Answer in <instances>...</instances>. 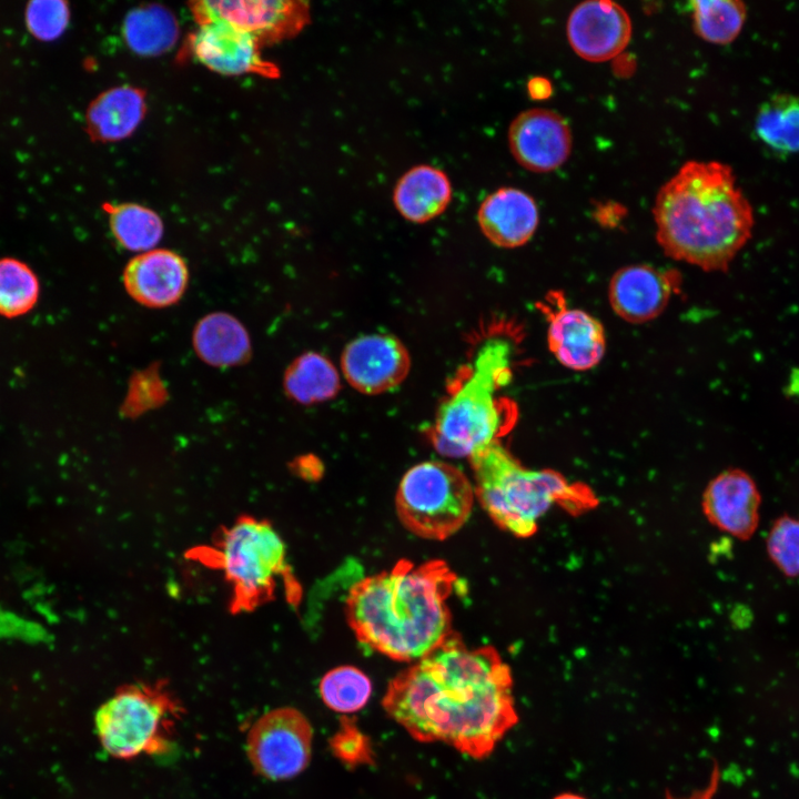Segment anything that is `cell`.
Instances as JSON below:
<instances>
[{"instance_id":"obj_25","label":"cell","mask_w":799,"mask_h":799,"mask_svg":"<svg viewBox=\"0 0 799 799\" xmlns=\"http://www.w3.org/2000/svg\"><path fill=\"white\" fill-rule=\"evenodd\" d=\"M755 130L773 151L799 152V97L778 93L767 99L757 112Z\"/></svg>"},{"instance_id":"obj_12","label":"cell","mask_w":799,"mask_h":799,"mask_svg":"<svg viewBox=\"0 0 799 799\" xmlns=\"http://www.w3.org/2000/svg\"><path fill=\"white\" fill-rule=\"evenodd\" d=\"M341 370L354 390L365 395H378L405 381L411 370V356L397 337L367 334L344 347Z\"/></svg>"},{"instance_id":"obj_2","label":"cell","mask_w":799,"mask_h":799,"mask_svg":"<svg viewBox=\"0 0 799 799\" xmlns=\"http://www.w3.org/2000/svg\"><path fill=\"white\" fill-rule=\"evenodd\" d=\"M455 581L443 560H400L351 587L348 625L363 646L394 660L418 661L453 633L447 598Z\"/></svg>"},{"instance_id":"obj_8","label":"cell","mask_w":799,"mask_h":799,"mask_svg":"<svg viewBox=\"0 0 799 799\" xmlns=\"http://www.w3.org/2000/svg\"><path fill=\"white\" fill-rule=\"evenodd\" d=\"M474 485L457 466L424 461L403 475L395 496L397 516L414 535L444 540L468 520Z\"/></svg>"},{"instance_id":"obj_23","label":"cell","mask_w":799,"mask_h":799,"mask_svg":"<svg viewBox=\"0 0 799 799\" xmlns=\"http://www.w3.org/2000/svg\"><path fill=\"white\" fill-rule=\"evenodd\" d=\"M122 34L134 53L159 55L174 47L179 37V23L166 8L145 4L134 8L125 16Z\"/></svg>"},{"instance_id":"obj_32","label":"cell","mask_w":799,"mask_h":799,"mask_svg":"<svg viewBox=\"0 0 799 799\" xmlns=\"http://www.w3.org/2000/svg\"><path fill=\"white\" fill-rule=\"evenodd\" d=\"M331 745L334 754L347 763H361L370 758L366 738L348 724L335 734Z\"/></svg>"},{"instance_id":"obj_11","label":"cell","mask_w":799,"mask_h":799,"mask_svg":"<svg viewBox=\"0 0 799 799\" xmlns=\"http://www.w3.org/2000/svg\"><path fill=\"white\" fill-rule=\"evenodd\" d=\"M540 310L547 320L548 350L560 365L585 372L600 363L606 352V334L595 316L567 306L559 291L549 292Z\"/></svg>"},{"instance_id":"obj_26","label":"cell","mask_w":799,"mask_h":799,"mask_svg":"<svg viewBox=\"0 0 799 799\" xmlns=\"http://www.w3.org/2000/svg\"><path fill=\"white\" fill-rule=\"evenodd\" d=\"M109 225L115 240L129 251H151L163 235L159 214L138 203H104Z\"/></svg>"},{"instance_id":"obj_35","label":"cell","mask_w":799,"mask_h":799,"mask_svg":"<svg viewBox=\"0 0 799 799\" xmlns=\"http://www.w3.org/2000/svg\"><path fill=\"white\" fill-rule=\"evenodd\" d=\"M553 799H587L580 795L573 793V792H562L557 796H555Z\"/></svg>"},{"instance_id":"obj_19","label":"cell","mask_w":799,"mask_h":799,"mask_svg":"<svg viewBox=\"0 0 799 799\" xmlns=\"http://www.w3.org/2000/svg\"><path fill=\"white\" fill-rule=\"evenodd\" d=\"M484 235L500 247H518L535 234L539 216L535 200L515 188H500L482 202L477 213Z\"/></svg>"},{"instance_id":"obj_18","label":"cell","mask_w":799,"mask_h":799,"mask_svg":"<svg viewBox=\"0 0 799 799\" xmlns=\"http://www.w3.org/2000/svg\"><path fill=\"white\" fill-rule=\"evenodd\" d=\"M188 277L184 260L169 250H151L136 255L123 273L128 293L149 307H164L179 301Z\"/></svg>"},{"instance_id":"obj_9","label":"cell","mask_w":799,"mask_h":799,"mask_svg":"<svg viewBox=\"0 0 799 799\" xmlns=\"http://www.w3.org/2000/svg\"><path fill=\"white\" fill-rule=\"evenodd\" d=\"M313 728L293 707H280L256 719L246 735V755L254 771L270 780L303 772L312 756Z\"/></svg>"},{"instance_id":"obj_28","label":"cell","mask_w":799,"mask_h":799,"mask_svg":"<svg viewBox=\"0 0 799 799\" xmlns=\"http://www.w3.org/2000/svg\"><path fill=\"white\" fill-rule=\"evenodd\" d=\"M326 707L341 714H353L366 706L372 695V681L361 669L344 665L328 670L318 685Z\"/></svg>"},{"instance_id":"obj_15","label":"cell","mask_w":799,"mask_h":799,"mask_svg":"<svg viewBox=\"0 0 799 799\" xmlns=\"http://www.w3.org/2000/svg\"><path fill=\"white\" fill-rule=\"evenodd\" d=\"M508 144L515 160L525 169L545 173L568 159L573 138L565 119L548 109L520 112L508 129Z\"/></svg>"},{"instance_id":"obj_27","label":"cell","mask_w":799,"mask_h":799,"mask_svg":"<svg viewBox=\"0 0 799 799\" xmlns=\"http://www.w3.org/2000/svg\"><path fill=\"white\" fill-rule=\"evenodd\" d=\"M692 28L698 37L714 44H728L740 33L747 9L739 0H695Z\"/></svg>"},{"instance_id":"obj_1","label":"cell","mask_w":799,"mask_h":799,"mask_svg":"<svg viewBox=\"0 0 799 799\" xmlns=\"http://www.w3.org/2000/svg\"><path fill=\"white\" fill-rule=\"evenodd\" d=\"M512 689L510 669L494 648L469 649L452 633L390 681L382 706L415 740L481 760L519 721Z\"/></svg>"},{"instance_id":"obj_13","label":"cell","mask_w":799,"mask_h":799,"mask_svg":"<svg viewBox=\"0 0 799 799\" xmlns=\"http://www.w3.org/2000/svg\"><path fill=\"white\" fill-rule=\"evenodd\" d=\"M261 47L250 33L225 21H212L189 36L185 53L220 74L276 78L279 69L262 58Z\"/></svg>"},{"instance_id":"obj_31","label":"cell","mask_w":799,"mask_h":799,"mask_svg":"<svg viewBox=\"0 0 799 799\" xmlns=\"http://www.w3.org/2000/svg\"><path fill=\"white\" fill-rule=\"evenodd\" d=\"M767 550L771 560L786 576H798L799 519L779 517L768 534Z\"/></svg>"},{"instance_id":"obj_4","label":"cell","mask_w":799,"mask_h":799,"mask_svg":"<svg viewBox=\"0 0 799 799\" xmlns=\"http://www.w3.org/2000/svg\"><path fill=\"white\" fill-rule=\"evenodd\" d=\"M512 355L507 340L490 337L464 367L427 433L441 455L469 457L512 428L515 405L499 395L512 376Z\"/></svg>"},{"instance_id":"obj_34","label":"cell","mask_w":799,"mask_h":799,"mask_svg":"<svg viewBox=\"0 0 799 799\" xmlns=\"http://www.w3.org/2000/svg\"><path fill=\"white\" fill-rule=\"evenodd\" d=\"M527 91L533 100H546L553 93V85L547 78L534 77L527 83Z\"/></svg>"},{"instance_id":"obj_7","label":"cell","mask_w":799,"mask_h":799,"mask_svg":"<svg viewBox=\"0 0 799 799\" xmlns=\"http://www.w3.org/2000/svg\"><path fill=\"white\" fill-rule=\"evenodd\" d=\"M206 559L231 586L232 610H253L273 598L280 579L290 578L285 545L265 520L243 516L220 534Z\"/></svg>"},{"instance_id":"obj_29","label":"cell","mask_w":799,"mask_h":799,"mask_svg":"<svg viewBox=\"0 0 799 799\" xmlns=\"http://www.w3.org/2000/svg\"><path fill=\"white\" fill-rule=\"evenodd\" d=\"M39 297V281L23 262L0 259V315L17 317L28 313Z\"/></svg>"},{"instance_id":"obj_10","label":"cell","mask_w":799,"mask_h":799,"mask_svg":"<svg viewBox=\"0 0 799 799\" xmlns=\"http://www.w3.org/2000/svg\"><path fill=\"white\" fill-rule=\"evenodd\" d=\"M198 26L225 21L263 45L297 33L309 18L307 4L280 0H203L188 3Z\"/></svg>"},{"instance_id":"obj_5","label":"cell","mask_w":799,"mask_h":799,"mask_svg":"<svg viewBox=\"0 0 799 799\" xmlns=\"http://www.w3.org/2000/svg\"><path fill=\"white\" fill-rule=\"evenodd\" d=\"M468 458L475 497L498 526L516 536L532 535L553 505L578 497L558 473L523 467L499 441Z\"/></svg>"},{"instance_id":"obj_21","label":"cell","mask_w":799,"mask_h":799,"mask_svg":"<svg viewBox=\"0 0 799 799\" xmlns=\"http://www.w3.org/2000/svg\"><path fill=\"white\" fill-rule=\"evenodd\" d=\"M452 199L447 175L431 165H417L397 181L393 201L400 214L414 223L433 220L445 211Z\"/></svg>"},{"instance_id":"obj_16","label":"cell","mask_w":799,"mask_h":799,"mask_svg":"<svg viewBox=\"0 0 799 799\" xmlns=\"http://www.w3.org/2000/svg\"><path fill=\"white\" fill-rule=\"evenodd\" d=\"M631 29L627 11L609 0L580 2L567 20V38L572 49L589 62L618 57L629 43Z\"/></svg>"},{"instance_id":"obj_6","label":"cell","mask_w":799,"mask_h":799,"mask_svg":"<svg viewBox=\"0 0 799 799\" xmlns=\"http://www.w3.org/2000/svg\"><path fill=\"white\" fill-rule=\"evenodd\" d=\"M184 708L168 686L129 684L100 706L94 724L104 750L118 759L170 751Z\"/></svg>"},{"instance_id":"obj_3","label":"cell","mask_w":799,"mask_h":799,"mask_svg":"<svg viewBox=\"0 0 799 799\" xmlns=\"http://www.w3.org/2000/svg\"><path fill=\"white\" fill-rule=\"evenodd\" d=\"M653 215L665 254L706 272L726 271L755 223L732 169L718 161L686 162L659 189Z\"/></svg>"},{"instance_id":"obj_30","label":"cell","mask_w":799,"mask_h":799,"mask_svg":"<svg viewBox=\"0 0 799 799\" xmlns=\"http://www.w3.org/2000/svg\"><path fill=\"white\" fill-rule=\"evenodd\" d=\"M24 21L33 38L42 42L53 41L61 37L69 26V3L63 0L30 1L26 6Z\"/></svg>"},{"instance_id":"obj_22","label":"cell","mask_w":799,"mask_h":799,"mask_svg":"<svg viewBox=\"0 0 799 799\" xmlns=\"http://www.w3.org/2000/svg\"><path fill=\"white\" fill-rule=\"evenodd\" d=\"M193 345L205 363L220 367L244 363L251 354L250 337L244 326L222 312L211 313L196 324Z\"/></svg>"},{"instance_id":"obj_17","label":"cell","mask_w":799,"mask_h":799,"mask_svg":"<svg viewBox=\"0 0 799 799\" xmlns=\"http://www.w3.org/2000/svg\"><path fill=\"white\" fill-rule=\"evenodd\" d=\"M704 510L721 530L748 539L759 522L760 495L754 479L741 469H727L715 477L704 494Z\"/></svg>"},{"instance_id":"obj_24","label":"cell","mask_w":799,"mask_h":799,"mask_svg":"<svg viewBox=\"0 0 799 799\" xmlns=\"http://www.w3.org/2000/svg\"><path fill=\"white\" fill-rule=\"evenodd\" d=\"M284 390L292 400L304 405L325 402L340 392V374L326 356L307 352L286 368Z\"/></svg>"},{"instance_id":"obj_14","label":"cell","mask_w":799,"mask_h":799,"mask_svg":"<svg viewBox=\"0 0 799 799\" xmlns=\"http://www.w3.org/2000/svg\"><path fill=\"white\" fill-rule=\"evenodd\" d=\"M681 276L676 270L633 264L617 270L608 285V301L624 321L643 324L658 317L679 291Z\"/></svg>"},{"instance_id":"obj_33","label":"cell","mask_w":799,"mask_h":799,"mask_svg":"<svg viewBox=\"0 0 799 799\" xmlns=\"http://www.w3.org/2000/svg\"><path fill=\"white\" fill-rule=\"evenodd\" d=\"M720 776L721 772L719 765L715 762L711 769L709 780L704 788L695 790L687 797H678L672 795L669 790H666L665 799H712L720 783Z\"/></svg>"},{"instance_id":"obj_20","label":"cell","mask_w":799,"mask_h":799,"mask_svg":"<svg viewBox=\"0 0 799 799\" xmlns=\"http://www.w3.org/2000/svg\"><path fill=\"white\" fill-rule=\"evenodd\" d=\"M146 113L145 91L129 84L101 92L87 108L85 131L95 142H118L130 136Z\"/></svg>"}]
</instances>
